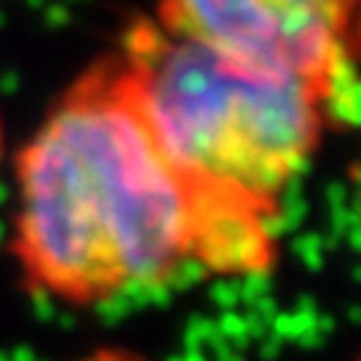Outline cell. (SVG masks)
I'll return each instance as SVG.
<instances>
[{
    "mask_svg": "<svg viewBox=\"0 0 361 361\" xmlns=\"http://www.w3.org/2000/svg\"><path fill=\"white\" fill-rule=\"evenodd\" d=\"M358 0H157L154 21L229 58L316 87L353 115Z\"/></svg>",
    "mask_w": 361,
    "mask_h": 361,
    "instance_id": "3",
    "label": "cell"
},
{
    "mask_svg": "<svg viewBox=\"0 0 361 361\" xmlns=\"http://www.w3.org/2000/svg\"><path fill=\"white\" fill-rule=\"evenodd\" d=\"M16 180L9 253L30 292L90 307L196 265L199 193L135 106L118 54L51 106Z\"/></svg>",
    "mask_w": 361,
    "mask_h": 361,
    "instance_id": "1",
    "label": "cell"
},
{
    "mask_svg": "<svg viewBox=\"0 0 361 361\" xmlns=\"http://www.w3.org/2000/svg\"><path fill=\"white\" fill-rule=\"evenodd\" d=\"M0 157H4V123H0Z\"/></svg>",
    "mask_w": 361,
    "mask_h": 361,
    "instance_id": "5",
    "label": "cell"
},
{
    "mask_svg": "<svg viewBox=\"0 0 361 361\" xmlns=\"http://www.w3.org/2000/svg\"><path fill=\"white\" fill-rule=\"evenodd\" d=\"M115 54L166 157L205 196L280 211L334 121L316 87L241 63L154 18L130 25Z\"/></svg>",
    "mask_w": 361,
    "mask_h": 361,
    "instance_id": "2",
    "label": "cell"
},
{
    "mask_svg": "<svg viewBox=\"0 0 361 361\" xmlns=\"http://www.w3.org/2000/svg\"><path fill=\"white\" fill-rule=\"evenodd\" d=\"M75 361H145L142 355H135L130 353V349H115V346H109V349H97V353H90L85 358H75Z\"/></svg>",
    "mask_w": 361,
    "mask_h": 361,
    "instance_id": "4",
    "label": "cell"
}]
</instances>
